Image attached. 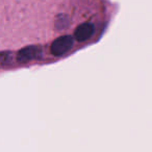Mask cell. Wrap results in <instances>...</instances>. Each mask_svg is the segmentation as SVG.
<instances>
[{
    "label": "cell",
    "mask_w": 152,
    "mask_h": 152,
    "mask_svg": "<svg viewBox=\"0 0 152 152\" xmlns=\"http://www.w3.org/2000/svg\"><path fill=\"white\" fill-rule=\"evenodd\" d=\"M74 44V39L71 36H63L57 38L56 40L53 41V43L51 44L50 50L51 53L55 56H59L63 55L65 53H67L68 51H70V49L73 47Z\"/></svg>",
    "instance_id": "obj_1"
},
{
    "label": "cell",
    "mask_w": 152,
    "mask_h": 152,
    "mask_svg": "<svg viewBox=\"0 0 152 152\" xmlns=\"http://www.w3.org/2000/svg\"><path fill=\"white\" fill-rule=\"evenodd\" d=\"M42 55V50L38 46H27L22 48L18 52L17 59L20 63H29L34 59H38Z\"/></svg>",
    "instance_id": "obj_2"
},
{
    "label": "cell",
    "mask_w": 152,
    "mask_h": 152,
    "mask_svg": "<svg viewBox=\"0 0 152 152\" xmlns=\"http://www.w3.org/2000/svg\"><path fill=\"white\" fill-rule=\"evenodd\" d=\"M94 31H95V27L92 23L87 22V23H83L76 28L75 30V39L78 42H85L88 41L92 36H93Z\"/></svg>",
    "instance_id": "obj_3"
}]
</instances>
